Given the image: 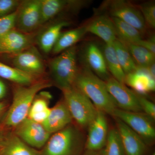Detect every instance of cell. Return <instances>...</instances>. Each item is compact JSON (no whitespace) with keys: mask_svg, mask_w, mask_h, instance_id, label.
<instances>
[{"mask_svg":"<svg viewBox=\"0 0 155 155\" xmlns=\"http://www.w3.org/2000/svg\"><path fill=\"white\" fill-rule=\"evenodd\" d=\"M73 86L87 97L97 110L106 114L112 116L117 108L105 81L84 65L78 70Z\"/></svg>","mask_w":155,"mask_h":155,"instance_id":"obj_1","label":"cell"},{"mask_svg":"<svg viewBox=\"0 0 155 155\" xmlns=\"http://www.w3.org/2000/svg\"><path fill=\"white\" fill-rule=\"evenodd\" d=\"M86 137L83 130L72 123L53 134L41 150V155H81Z\"/></svg>","mask_w":155,"mask_h":155,"instance_id":"obj_2","label":"cell"},{"mask_svg":"<svg viewBox=\"0 0 155 155\" xmlns=\"http://www.w3.org/2000/svg\"><path fill=\"white\" fill-rule=\"evenodd\" d=\"M52 85L47 80H39L28 86L16 87L12 104L3 119V125L10 128H15L28 117L31 106L36 95Z\"/></svg>","mask_w":155,"mask_h":155,"instance_id":"obj_3","label":"cell"},{"mask_svg":"<svg viewBox=\"0 0 155 155\" xmlns=\"http://www.w3.org/2000/svg\"><path fill=\"white\" fill-rule=\"evenodd\" d=\"M77 48L75 46L65 50L50 61V71L54 82L61 90L74 85L78 73Z\"/></svg>","mask_w":155,"mask_h":155,"instance_id":"obj_4","label":"cell"},{"mask_svg":"<svg viewBox=\"0 0 155 155\" xmlns=\"http://www.w3.org/2000/svg\"><path fill=\"white\" fill-rule=\"evenodd\" d=\"M64 101L75 124L82 130L87 129L98 110L89 99L74 86L62 91Z\"/></svg>","mask_w":155,"mask_h":155,"instance_id":"obj_5","label":"cell"},{"mask_svg":"<svg viewBox=\"0 0 155 155\" xmlns=\"http://www.w3.org/2000/svg\"><path fill=\"white\" fill-rule=\"evenodd\" d=\"M100 10L106 11L111 17H114L127 22L144 33L147 25L138 7L124 0H111L103 2Z\"/></svg>","mask_w":155,"mask_h":155,"instance_id":"obj_6","label":"cell"},{"mask_svg":"<svg viewBox=\"0 0 155 155\" xmlns=\"http://www.w3.org/2000/svg\"><path fill=\"white\" fill-rule=\"evenodd\" d=\"M112 116L118 118L137 134L147 146L152 145L155 140V120L143 112L123 110L117 108Z\"/></svg>","mask_w":155,"mask_h":155,"instance_id":"obj_7","label":"cell"},{"mask_svg":"<svg viewBox=\"0 0 155 155\" xmlns=\"http://www.w3.org/2000/svg\"><path fill=\"white\" fill-rule=\"evenodd\" d=\"M41 0L21 2L18 8L16 30L22 33L32 34L41 25Z\"/></svg>","mask_w":155,"mask_h":155,"instance_id":"obj_8","label":"cell"},{"mask_svg":"<svg viewBox=\"0 0 155 155\" xmlns=\"http://www.w3.org/2000/svg\"><path fill=\"white\" fill-rule=\"evenodd\" d=\"M104 81L107 89L117 108L130 112H143L135 92L112 76Z\"/></svg>","mask_w":155,"mask_h":155,"instance_id":"obj_9","label":"cell"},{"mask_svg":"<svg viewBox=\"0 0 155 155\" xmlns=\"http://www.w3.org/2000/svg\"><path fill=\"white\" fill-rule=\"evenodd\" d=\"M14 129V133L22 141L37 150L42 148L51 135L42 124L28 118Z\"/></svg>","mask_w":155,"mask_h":155,"instance_id":"obj_10","label":"cell"},{"mask_svg":"<svg viewBox=\"0 0 155 155\" xmlns=\"http://www.w3.org/2000/svg\"><path fill=\"white\" fill-rule=\"evenodd\" d=\"M12 62L13 67L38 78L45 70L44 60L34 45L14 54Z\"/></svg>","mask_w":155,"mask_h":155,"instance_id":"obj_11","label":"cell"},{"mask_svg":"<svg viewBox=\"0 0 155 155\" xmlns=\"http://www.w3.org/2000/svg\"><path fill=\"white\" fill-rule=\"evenodd\" d=\"M106 114L98 110L94 119L87 127L88 134L85 150L101 151L104 147L109 134V125Z\"/></svg>","mask_w":155,"mask_h":155,"instance_id":"obj_12","label":"cell"},{"mask_svg":"<svg viewBox=\"0 0 155 155\" xmlns=\"http://www.w3.org/2000/svg\"><path fill=\"white\" fill-rule=\"evenodd\" d=\"M90 2L75 0H41V25L64 12L78 11L88 5Z\"/></svg>","mask_w":155,"mask_h":155,"instance_id":"obj_13","label":"cell"},{"mask_svg":"<svg viewBox=\"0 0 155 155\" xmlns=\"http://www.w3.org/2000/svg\"><path fill=\"white\" fill-rule=\"evenodd\" d=\"M114 117L116 127L126 155H144L147 146L135 132L124 122Z\"/></svg>","mask_w":155,"mask_h":155,"instance_id":"obj_14","label":"cell"},{"mask_svg":"<svg viewBox=\"0 0 155 155\" xmlns=\"http://www.w3.org/2000/svg\"><path fill=\"white\" fill-rule=\"evenodd\" d=\"M35 35L16 30L0 36V54L14 55L33 46Z\"/></svg>","mask_w":155,"mask_h":155,"instance_id":"obj_15","label":"cell"},{"mask_svg":"<svg viewBox=\"0 0 155 155\" xmlns=\"http://www.w3.org/2000/svg\"><path fill=\"white\" fill-rule=\"evenodd\" d=\"M84 66L100 78L105 81L111 75L108 71L102 51L95 43H87L82 55Z\"/></svg>","mask_w":155,"mask_h":155,"instance_id":"obj_16","label":"cell"},{"mask_svg":"<svg viewBox=\"0 0 155 155\" xmlns=\"http://www.w3.org/2000/svg\"><path fill=\"white\" fill-rule=\"evenodd\" d=\"M73 121L66 103L62 99L51 108L49 115L42 125L52 134L62 130Z\"/></svg>","mask_w":155,"mask_h":155,"instance_id":"obj_17","label":"cell"},{"mask_svg":"<svg viewBox=\"0 0 155 155\" xmlns=\"http://www.w3.org/2000/svg\"><path fill=\"white\" fill-rule=\"evenodd\" d=\"M86 26L87 33L98 37L105 44H112L117 39L114 23L110 16L107 14L98 15Z\"/></svg>","mask_w":155,"mask_h":155,"instance_id":"obj_18","label":"cell"},{"mask_svg":"<svg viewBox=\"0 0 155 155\" xmlns=\"http://www.w3.org/2000/svg\"><path fill=\"white\" fill-rule=\"evenodd\" d=\"M155 78L152 77L147 68L137 67L135 71L126 74L125 84L135 92L144 95L155 91Z\"/></svg>","mask_w":155,"mask_h":155,"instance_id":"obj_19","label":"cell"},{"mask_svg":"<svg viewBox=\"0 0 155 155\" xmlns=\"http://www.w3.org/2000/svg\"><path fill=\"white\" fill-rule=\"evenodd\" d=\"M0 155H41V150L29 146L12 133L0 143Z\"/></svg>","mask_w":155,"mask_h":155,"instance_id":"obj_20","label":"cell"},{"mask_svg":"<svg viewBox=\"0 0 155 155\" xmlns=\"http://www.w3.org/2000/svg\"><path fill=\"white\" fill-rule=\"evenodd\" d=\"M52 95L48 91H41L35 97L27 118L34 122L43 124L50 114L49 104Z\"/></svg>","mask_w":155,"mask_h":155,"instance_id":"obj_21","label":"cell"},{"mask_svg":"<svg viewBox=\"0 0 155 155\" xmlns=\"http://www.w3.org/2000/svg\"><path fill=\"white\" fill-rule=\"evenodd\" d=\"M70 25L67 20H60L48 27L39 35L37 42L41 50L46 54L52 51L64 27Z\"/></svg>","mask_w":155,"mask_h":155,"instance_id":"obj_22","label":"cell"},{"mask_svg":"<svg viewBox=\"0 0 155 155\" xmlns=\"http://www.w3.org/2000/svg\"><path fill=\"white\" fill-rule=\"evenodd\" d=\"M111 18L115 27L116 38L120 41L125 44H137L142 39V34L137 28L121 19Z\"/></svg>","mask_w":155,"mask_h":155,"instance_id":"obj_23","label":"cell"},{"mask_svg":"<svg viewBox=\"0 0 155 155\" xmlns=\"http://www.w3.org/2000/svg\"><path fill=\"white\" fill-rule=\"evenodd\" d=\"M87 33L86 25L62 32L54 46L52 52L57 54L75 46Z\"/></svg>","mask_w":155,"mask_h":155,"instance_id":"obj_24","label":"cell"},{"mask_svg":"<svg viewBox=\"0 0 155 155\" xmlns=\"http://www.w3.org/2000/svg\"><path fill=\"white\" fill-rule=\"evenodd\" d=\"M0 77L18 85L28 86L38 80V78L0 62Z\"/></svg>","mask_w":155,"mask_h":155,"instance_id":"obj_25","label":"cell"},{"mask_svg":"<svg viewBox=\"0 0 155 155\" xmlns=\"http://www.w3.org/2000/svg\"><path fill=\"white\" fill-rule=\"evenodd\" d=\"M102 51L104 57L106 66L110 74L120 83L125 84L126 75L117 59L113 44H105Z\"/></svg>","mask_w":155,"mask_h":155,"instance_id":"obj_26","label":"cell"},{"mask_svg":"<svg viewBox=\"0 0 155 155\" xmlns=\"http://www.w3.org/2000/svg\"><path fill=\"white\" fill-rule=\"evenodd\" d=\"M113 45L117 59L125 75L135 71L137 67L126 46L117 39Z\"/></svg>","mask_w":155,"mask_h":155,"instance_id":"obj_27","label":"cell"},{"mask_svg":"<svg viewBox=\"0 0 155 155\" xmlns=\"http://www.w3.org/2000/svg\"><path fill=\"white\" fill-rule=\"evenodd\" d=\"M125 45L137 67L147 68L155 62V55L147 49L137 44Z\"/></svg>","mask_w":155,"mask_h":155,"instance_id":"obj_28","label":"cell"},{"mask_svg":"<svg viewBox=\"0 0 155 155\" xmlns=\"http://www.w3.org/2000/svg\"><path fill=\"white\" fill-rule=\"evenodd\" d=\"M101 153L102 155H126L116 127L109 130L107 142Z\"/></svg>","mask_w":155,"mask_h":155,"instance_id":"obj_29","label":"cell"},{"mask_svg":"<svg viewBox=\"0 0 155 155\" xmlns=\"http://www.w3.org/2000/svg\"><path fill=\"white\" fill-rule=\"evenodd\" d=\"M141 12L145 22L150 28H155V4L154 2H148L142 3L137 6Z\"/></svg>","mask_w":155,"mask_h":155,"instance_id":"obj_30","label":"cell"},{"mask_svg":"<svg viewBox=\"0 0 155 155\" xmlns=\"http://www.w3.org/2000/svg\"><path fill=\"white\" fill-rule=\"evenodd\" d=\"M18 8L11 14L0 17V36L16 28Z\"/></svg>","mask_w":155,"mask_h":155,"instance_id":"obj_31","label":"cell"},{"mask_svg":"<svg viewBox=\"0 0 155 155\" xmlns=\"http://www.w3.org/2000/svg\"><path fill=\"white\" fill-rule=\"evenodd\" d=\"M139 103L143 112L148 116L155 119V105L153 103L147 99L143 95L135 92Z\"/></svg>","mask_w":155,"mask_h":155,"instance_id":"obj_32","label":"cell"},{"mask_svg":"<svg viewBox=\"0 0 155 155\" xmlns=\"http://www.w3.org/2000/svg\"><path fill=\"white\" fill-rule=\"evenodd\" d=\"M20 3V2L17 0H0V17L16 11Z\"/></svg>","mask_w":155,"mask_h":155,"instance_id":"obj_33","label":"cell"},{"mask_svg":"<svg viewBox=\"0 0 155 155\" xmlns=\"http://www.w3.org/2000/svg\"><path fill=\"white\" fill-rule=\"evenodd\" d=\"M137 45L144 48L155 55V36L153 35L147 39H142Z\"/></svg>","mask_w":155,"mask_h":155,"instance_id":"obj_34","label":"cell"},{"mask_svg":"<svg viewBox=\"0 0 155 155\" xmlns=\"http://www.w3.org/2000/svg\"><path fill=\"white\" fill-rule=\"evenodd\" d=\"M7 93V87L5 84L0 80V100L5 96Z\"/></svg>","mask_w":155,"mask_h":155,"instance_id":"obj_35","label":"cell"},{"mask_svg":"<svg viewBox=\"0 0 155 155\" xmlns=\"http://www.w3.org/2000/svg\"><path fill=\"white\" fill-rule=\"evenodd\" d=\"M8 106L5 103L0 102V124H1V120L3 116L5 115V113L7 111Z\"/></svg>","mask_w":155,"mask_h":155,"instance_id":"obj_36","label":"cell"},{"mask_svg":"<svg viewBox=\"0 0 155 155\" xmlns=\"http://www.w3.org/2000/svg\"><path fill=\"white\" fill-rule=\"evenodd\" d=\"M81 155H102L101 151L88 150H85Z\"/></svg>","mask_w":155,"mask_h":155,"instance_id":"obj_37","label":"cell"},{"mask_svg":"<svg viewBox=\"0 0 155 155\" xmlns=\"http://www.w3.org/2000/svg\"><path fill=\"white\" fill-rule=\"evenodd\" d=\"M148 70L150 75H151L152 77L155 78V62L150 64L147 67Z\"/></svg>","mask_w":155,"mask_h":155,"instance_id":"obj_38","label":"cell"},{"mask_svg":"<svg viewBox=\"0 0 155 155\" xmlns=\"http://www.w3.org/2000/svg\"><path fill=\"white\" fill-rule=\"evenodd\" d=\"M4 137H5V136L4 135V134L0 130V143L3 140Z\"/></svg>","mask_w":155,"mask_h":155,"instance_id":"obj_39","label":"cell"},{"mask_svg":"<svg viewBox=\"0 0 155 155\" xmlns=\"http://www.w3.org/2000/svg\"><path fill=\"white\" fill-rule=\"evenodd\" d=\"M151 155H155V153H153Z\"/></svg>","mask_w":155,"mask_h":155,"instance_id":"obj_40","label":"cell"}]
</instances>
